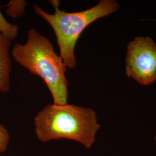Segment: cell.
Instances as JSON below:
<instances>
[{"mask_svg":"<svg viewBox=\"0 0 156 156\" xmlns=\"http://www.w3.org/2000/svg\"><path fill=\"white\" fill-rule=\"evenodd\" d=\"M11 55L20 66L42 78L52 96L53 104H68L67 68L50 39L31 28L28 31L26 42L15 45Z\"/></svg>","mask_w":156,"mask_h":156,"instance_id":"obj_1","label":"cell"},{"mask_svg":"<svg viewBox=\"0 0 156 156\" xmlns=\"http://www.w3.org/2000/svg\"><path fill=\"white\" fill-rule=\"evenodd\" d=\"M35 132L42 142L66 139L90 148L100 129L96 112L73 104H49L34 119Z\"/></svg>","mask_w":156,"mask_h":156,"instance_id":"obj_2","label":"cell"},{"mask_svg":"<svg viewBox=\"0 0 156 156\" xmlns=\"http://www.w3.org/2000/svg\"><path fill=\"white\" fill-rule=\"evenodd\" d=\"M55 9L53 14L34 5L35 13L48 23L53 28L60 50V56L67 68H75L77 62L75 49L78 38L86 28L95 20L117 12L120 5L115 0H101L89 9L76 12H67L59 8L61 1H49Z\"/></svg>","mask_w":156,"mask_h":156,"instance_id":"obj_3","label":"cell"},{"mask_svg":"<svg viewBox=\"0 0 156 156\" xmlns=\"http://www.w3.org/2000/svg\"><path fill=\"white\" fill-rule=\"evenodd\" d=\"M126 73L140 84L156 80V43L148 37H137L128 44Z\"/></svg>","mask_w":156,"mask_h":156,"instance_id":"obj_4","label":"cell"},{"mask_svg":"<svg viewBox=\"0 0 156 156\" xmlns=\"http://www.w3.org/2000/svg\"><path fill=\"white\" fill-rule=\"evenodd\" d=\"M11 41L0 34V93L6 94L11 88Z\"/></svg>","mask_w":156,"mask_h":156,"instance_id":"obj_5","label":"cell"},{"mask_svg":"<svg viewBox=\"0 0 156 156\" xmlns=\"http://www.w3.org/2000/svg\"><path fill=\"white\" fill-rule=\"evenodd\" d=\"M0 6V9H1ZM0 34L11 41H13L18 35L19 27L17 24H12L7 21L0 10Z\"/></svg>","mask_w":156,"mask_h":156,"instance_id":"obj_6","label":"cell"},{"mask_svg":"<svg viewBox=\"0 0 156 156\" xmlns=\"http://www.w3.org/2000/svg\"><path fill=\"white\" fill-rule=\"evenodd\" d=\"M28 3L24 0H11L5 6L7 7L6 14L13 19L22 17Z\"/></svg>","mask_w":156,"mask_h":156,"instance_id":"obj_7","label":"cell"},{"mask_svg":"<svg viewBox=\"0 0 156 156\" xmlns=\"http://www.w3.org/2000/svg\"><path fill=\"white\" fill-rule=\"evenodd\" d=\"M10 140V136L8 129L0 123V153L5 152Z\"/></svg>","mask_w":156,"mask_h":156,"instance_id":"obj_8","label":"cell"},{"mask_svg":"<svg viewBox=\"0 0 156 156\" xmlns=\"http://www.w3.org/2000/svg\"><path fill=\"white\" fill-rule=\"evenodd\" d=\"M155 140H156V137H155Z\"/></svg>","mask_w":156,"mask_h":156,"instance_id":"obj_9","label":"cell"}]
</instances>
